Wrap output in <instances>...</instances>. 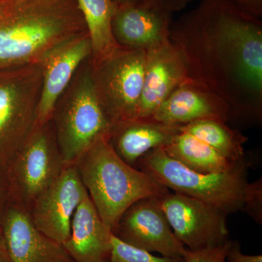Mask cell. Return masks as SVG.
<instances>
[{"mask_svg":"<svg viewBox=\"0 0 262 262\" xmlns=\"http://www.w3.org/2000/svg\"><path fill=\"white\" fill-rule=\"evenodd\" d=\"M188 77L227 103L230 121L262 122V24L232 0H201L170 27Z\"/></svg>","mask_w":262,"mask_h":262,"instance_id":"obj_1","label":"cell"},{"mask_svg":"<svg viewBox=\"0 0 262 262\" xmlns=\"http://www.w3.org/2000/svg\"><path fill=\"white\" fill-rule=\"evenodd\" d=\"M87 32L76 0H0V69L40 63Z\"/></svg>","mask_w":262,"mask_h":262,"instance_id":"obj_2","label":"cell"},{"mask_svg":"<svg viewBox=\"0 0 262 262\" xmlns=\"http://www.w3.org/2000/svg\"><path fill=\"white\" fill-rule=\"evenodd\" d=\"M103 223L114 231L135 202L161 198L169 192L147 173L131 166L115 152L108 138L98 139L75 164Z\"/></svg>","mask_w":262,"mask_h":262,"instance_id":"obj_3","label":"cell"},{"mask_svg":"<svg viewBox=\"0 0 262 262\" xmlns=\"http://www.w3.org/2000/svg\"><path fill=\"white\" fill-rule=\"evenodd\" d=\"M51 122L66 167L75 165L100 138L110 139L115 123L96 94L91 56L82 62L57 100Z\"/></svg>","mask_w":262,"mask_h":262,"instance_id":"obj_4","label":"cell"},{"mask_svg":"<svg viewBox=\"0 0 262 262\" xmlns=\"http://www.w3.org/2000/svg\"><path fill=\"white\" fill-rule=\"evenodd\" d=\"M136 167L164 187L204 202L226 214L244 211L248 182L245 160L229 171L204 174L184 166L160 147L146 153Z\"/></svg>","mask_w":262,"mask_h":262,"instance_id":"obj_5","label":"cell"},{"mask_svg":"<svg viewBox=\"0 0 262 262\" xmlns=\"http://www.w3.org/2000/svg\"><path fill=\"white\" fill-rule=\"evenodd\" d=\"M41 63L0 69V168L5 170L37 124Z\"/></svg>","mask_w":262,"mask_h":262,"instance_id":"obj_6","label":"cell"},{"mask_svg":"<svg viewBox=\"0 0 262 262\" xmlns=\"http://www.w3.org/2000/svg\"><path fill=\"white\" fill-rule=\"evenodd\" d=\"M65 168L51 121L36 125L5 168L10 201L29 211L34 201Z\"/></svg>","mask_w":262,"mask_h":262,"instance_id":"obj_7","label":"cell"},{"mask_svg":"<svg viewBox=\"0 0 262 262\" xmlns=\"http://www.w3.org/2000/svg\"><path fill=\"white\" fill-rule=\"evenodd\" d=\"M146 53L120 47L101 61L91 59L96 94L115 123L136 119L144 84Z\"/></svg>","mask_w":262,"mask_h":262,"instance_id":"obj_8","label":"cell"},{"mask_svg":"<svg viewBox=\"0 0 262 262\" xmlns=\"http://www.w3.org/2000/svg\"><path fill=\"white\" fill-rule=\"evenodd\" d=\"M160 203L176 237L188 249L215 247L228 241L227 214L219 208L170 191Z\"/></svg>","mask_w":262,"mask_h":262,"instance_id":"obj_9","label":"cell"},{"mask_svg":"<svg viewBox=\"0 0 262 262\" xmlns=\"http://www.w3.org/2000/svg\"><path fill=\"white\" fill-rule=\"evenodd\" d=\"M113 234L125 244L167 257H182L185 248L169 225L159 198H143L131 205Z\"/></svg>","mask_w":262,"mask_h":262,"instance_id":"obj_10","label":"cell"},{"mask_svg":"<svg viewBox=\"0 0 262 262\" xmlns=\"http://www.w3.org/2000/svg\"><path fill=\"white\" fill-rule=\"evenodd\" d=\"M86 193L76 165L66 167L33 203L29 211L33 223L50 238L64 244L70 238L76 209Z\"/></svg>","mask_w":262,"mask_h":262,"instance_id":"obj_11","label":"cell"},{"mask_svg":"<svg viewBox=\"0 0 262 262\" xmlns=\"http://www.w3.org/2000/svg\"><path fill=\"white\" fill-rule=\"evenodd\" d=\"M0 225L10 262H75L63 245L40 232L28 210L14 202L3 208Z\"/></svg>","mask_w":262,"mask_h":262,"instance_id":"obj_12","label":"cell"},{"mask_svg":"<svg viewBox=\"0 0 262 262\" xmlns=\"http://www.w3.org/2000/svg\"><path fill=\"white\" fill-rule=\"evenodd\" d=\"M172 15L159 0L116 6L113 37L120 47L149 51L170 40Z\"/></svg>","mask_w":262,"mask_h":262,"instance_id":"obj_13","label":"cell"},{"mask_svg":"<svg viewBox=\"0 0 262 262\" xmlns=\"http://www.w3.org/2000/svg\"><path fill=\"white\" fill-rule=\"evenodd\" d=\"M91 55L92 44L87 32L60 45L40 62L42 85L36 125H42L51 121L57 100L70 83L82 62Z\"/></svg>","mask_w":262,"mask_h":262,"instance_id":"obj_14","label":"cell"},{"mask_svg":"<svg viewBox=\"0 0 262 262\" xmlns=\"http://www.w3.org/2000/svg\"><path fill=\"white\" fill-rule=\"evenodd\" d=\"M187 77L185 61L170 40L146 51L144 84L136 120H151L160 105Z\"/></svg>","mask_w":262,"mask_h":262,"instance_id":"obj_15","label":"cell"},{"mask_svg":"<svg viewBox=\"0 0 262 262\" xmlns=\"http://www.w3.org/2000/svg\"><path fill=\"white\" fill-rule=\"evenodd\" d=\"M206 119L230 121L229 106L204 84L187 77L160 105L151 120L165 125H184Z\"/></svg>","mask_w":262,"mask_h":262,"instance_id":"obj_16","label":"cell"},{"mask_svg":"<svg viewBox=\"0 0 262 262\" xmlns=\"http://www.w3.org/2000/svg\"><path fill=\"white\" fill-rule=\"evenodd\" d=\"M113 234L87 192L76 209L70 238L63 246L75 262H108Z\"/></svg>","mask_w":262,"mask_h":262,"instance_id":"obj_17","label":"cell"},{"mask_svg":"<svg viewBox=\"0 0 262 262\" xmlns=\"http://www.w3.org/2000/svg\"><path fill=\"white\" fill-rule=\"evenodd\" d=\"M182 125L152 120L120 121L114 125L108 141L115 152L131 166L151 150L168 145Z\"/></svg>","mask_w":262,"mask_h":262,"instance_id":"obj_18","label":"cell"},{"mask_svg":"<svg viewBox=\"0 0 262 262\" xmlns=\"http://www.w3.org/2000/svg\"><path fill=\"white\" fill-rule=\"evenodd\" d=\"M163 148L170 158L194 171L204 174L229 171L244 161H230L211 146L181 130Z\"/></svg>","mask_w":262,"mask_h":262,"instance_id":"obj_19","label":"cell"},{"mask_svg":"<svg viewBox=\"0 0 262 262\" xmlns=\"http://www.w3.org/2000/svg\"><path fill=\"white\" fill-rule=\"evenodd\" d=\"M92 44L93 62L104 59L120 48L113 37L112 21L115 6L112 0H76Z\"/></svg>","mask_w":262,"mask_h":262,"instance_id":"obj_20","label":"cell"},{"mask_svg":"<svg viewBox=\"0 0 262 262\" xmlns=\"http://www.w3.org/2000/svg\"><path fill=\"white\" fill-rule=\"evenodd\" d=\"M180 130L211 146L230 161L237 163L245 160L244 145L247 142L248 137L231 128L223 120H198L182 125Z\"/></svg>","mask_w":262,"mask_h":262,"instance_id":"obj_21","label":"cell"},{"mask_svg":"<svg viewBox=\"0 0 262 262\" xmlns=\"http://www.w3.org/2000/svg\"><path fill=\"white\" fill-rule=\"evenodd\" d=\"M112 251L108 262H185L184 258L158 257L145 250L134 247L112 235Z\"/></svg>","mask_w":262,"mask_h":262,"instance_id":"obj_22","label":"cell"},{"mask_svg":"<svg viewBox=\"0 0 262 262\" xmlns=\"http://www.w3.org/2000/svg\"><path fill=\"white\" fill-rule=\"evenodd\" d=\"M231 245L232 241L228 239L225 244L215 247L195 251L185 248L182 252V258L185 262H226Z\"/></svg>","mask_w":262,"mask_h":262,"instance_id":"obj_23","label":"cell"},{"mask_svg":"<svg viewBox=\"0 0 262 262\" xmlns=\"http://www.w3.org/2000/svg\"><path fill=\"white\" fill-rule=\"evenodd\" d=\"M244 211L258 225L262 224V180L247 182L245 191Z\"/></svg>","mask_w":262,"mask_h":262,"instance_id":"obj_24","label":"cell"},{"mask_svg":"<svg viewBox=\"0 0 262 262\" xmlns=\"http://www.w3.org/2000/svg\"><path fill=\"white\" fill-rule=\"evenodd\" d=\"M227 262H262L261 255H246L241 251V244L237 241H232L227 253Z\"/></svg>","mask_w":262,"mask_h":262,"instance_id":"obj_25","label":"cell"},{"mask_svg":"<svg viewBox=\"0 0 262 262\" xmlns=\"http://www.w3.org/2000/svg\"><path fill=\"white\" fill-rule=\"evenodd\" d=\"M9 184L5 170L0 172V213L10 201Z\"/></svg>","mask_w":262,"mask_h":262,"instance_id":"obj_26","label":"cell"},{"mask_svg":"<svg viewBox=\"0 0 262 262\" xmlns=\"http://www.w3.org/2000/svg\"><path fill=\"white\" fill-rule=\"evenodd\" d=\"M258 18L262 15V0H232Z\"/></svg>","mask_w":262,"mask_h":262,"instance_id":"obj_27","label":"cell"},{"mask_svg":"<svg viewBox=\"0 0 262 262\" xmlns=\"http://www.w3.org/2000/svg\"><path fill=\"white\" fill-rule=\"evenodd\" d=\"M159 1L170 11L174 13L185 8L192 0H159Z\"/></svg>","mask_w":262,"mask_h":262,"instance_id":"obj_28","label":"cell"},{"mask_svg":"<svg viewBox=\"0 0 262 262\" xmlns=\"http://www.w3.org/2000/svg\"><path fill=\"white\" fill-rule=\"evenodd\" d=\"M147 1V0H112L115 6H121V5L135 4V3H141V2Z\"/></svg>","mask_w":262,"mask_h":262,"instance_id":"obj_29","label":"cell"},{"mask_svg":"<svg viewBox=\"0 0 262 262\" xmlns=\"http://www.w3.org/2000/svg\"><path fill=\"white\" fill-rule=\"evenodd\" d=\"M0 262H10L4 244L0 246Z\"/></svg>","mask_w":262,"mask_h":262,"instance_id":"obj_30","label":"cell"},{"mask_svg":"<svg viewBox=\"0 0 262 262\" xmlns=\"http://www.w3.org/2000/svg\"><path fill=\"white\" fill-rule=\"evenodd\" d=\"M3 244H4V241H3V230H2L1 225H0V246Z\"/></svg>","mask_w":262,"mask_h":262,"instance_id":"obj_31","label":"cell"}]
</instances>
